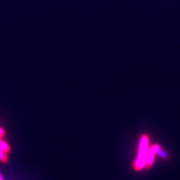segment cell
<instances>
[{"label": "cell", "instance_id": "obj_1", "mask_svg": "<svg viewBox=\"0 0 180 180\" xmlns=\"http://www.w3.org/2000/svg\"><path fill=\"white\" fill-rule=\"evenodd\" d=\"M0 150L5 152L6 154H9V152L11 151V149H10V147H9V144H8L5 141H3V140L1 139H0Z\"/></svg>", "mask_w": 180, "mask_h": 180}, {"label": "cell", "instance_id": "obj_2", "mask_svg": "<svg viewBox=\"0 0 180 180\" xmlns=\"http://www.w3.org/2000/svg\"><path fill=\"white\" fill-rule=\"evenodd\" d=\"M8 159H9V158L7 156V154H6L5 152L0 150V161L3 162V163H7V162H8Z\"/></svg>", "mask_w": 180, "mask_h": 180}, {"label": "cell", "instance_id": "obj_3", "mask_svg": "<svg viewBox=\"0 0 180 180\" xmlns=\"http://www.w3.org/2000/svg\"><path fill=\"white\" fill-rule=\"evenodd\" d=\"M6 135V131L3 128H0V139H3Z\"/></svg>", "mask_w": 180, "mask_h": 180}, {"label": "cell", "instance_id": "obj_4", "mask_svg": "<svg viewBox=\"0 0 180 180\" xmlns=\"http://www.w3.org/2000/svg\"><path fill=\"white\" fill-rule=\"evenodd\" d=\"M0 180H3V177H2V175H1V174H0Z\"/></svg>", "mask_w": 180, "mask_h": 180}]
</instances>
